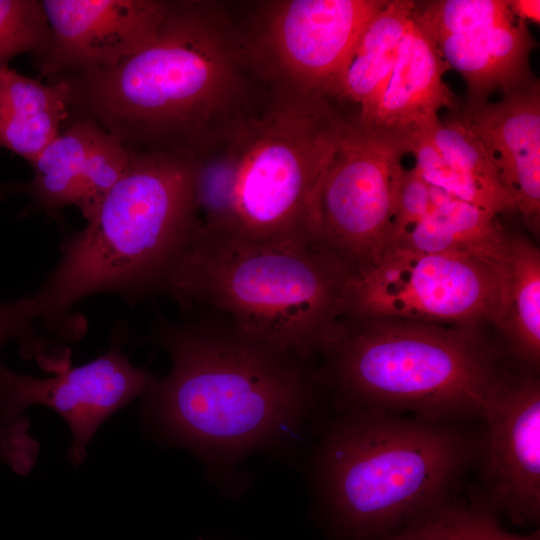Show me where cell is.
Instances as JSON below:
<instances>
[{
    "instance_id": "6da1fadb",
    "label": "cell",
    "mask_w": 540,
    "mask_h": 540,
    "mask_svg": "<svg viewBox=\"0 0 540 540\" xmlns=\"http://www.w3.org/2000/svg\"><path fill=\"white\" fill-rule=\"evenodd\" d=\"M69 106L129 151L192 155L275 90L222 4L171 1L155 38L116 66L58 77Z\"/></svg>"
},
{
    "instance_id": "7a4b0ae2",
    "label": "cell",
    "mask_w": 540,
    "mask_h": 540,
    "mask_svg": "<svg viewBox=\"0 0 540 540\" xmlns=\"http://www.w3.org/2000/svg\"><path fill=\"white\" fill-rule=\"evenodd\" d=\"M152 327L171 369L150 384L143 412L173 444L231 465L290 438L309 415L320 384L307 360L219 318H158Z\"/></svg>"
},
{
    "instance_id": "3957f363",
    "label": "cell",
    "mask_w": 540,
    "mask_h": 540,
    "mask_svg": "<svg viewBox=\"0 0 540 540\" xmlns=\"http://www.w3.org/2000/svg\"><path fill=\"white\" fill-rule=\"evenodd\" d=\"M335 98L278 90L192 154L198 230L315 238L312 209L353 114Z\"/></svg>"
},
{
    "instance_id": "277c9868",
    "label": "cell",
    "mask_w": 540,
    "mask_h": 540,
    "mask_svg": "<svg viewBox=\"0 0 540 540\" xmlns=\"http://www.w3.org/2000/svg\"><path fill=\"white\" fill-rule=\"evenodd\" d=\"M320 355L319 384L341 409L379 408L446 423L481 420L517 368L490 323L341 315Z\"/></svg>"
},
{
    "instance_id": "5b68a950",
    "label": "cell",
    "mask_w": 540,
    "mask_h": 540,
    "mask_svg": "<svg viewBox=\"0 0 540 540\" xmlns=\"http://www.w3.org/2000/svg\"><path fill=\"white\" fill-rule=\"evenodd\" d=\"M194 227L192 158L130 151L125 174L87 225L63 241L57 266L33 295L38 322L74 341L84 325L70 311L83 298L113 292L134 303L158 293Z\"/></svg>"
},
{
    "instance_id": "8992f818",
    "label": "cell",
    "mask_w": 540,
    "mask_h": 540,
    "mask_svg": "<svg viewBox=\"0 0 540 540\" xmlns=\"http://www.w3.org/2000/svg\"><path fill=\"white\" fill-rule=\"evenodd\" d=\"M350 268L316 238L255 240L194 229L158 293L211 307L245 336L308 360L341 314Z\"/></svg>"
},
{
    "instance_id": "52a82bcc",
    "label": "cell",
    "mask_w": 540,
    "mask_h": 540,
    "mask_svg": "<svg viewBox=\"0 0 540 540\" xmlns=\"http://www.w3.org/2000/svg\"><path fill=\"white\" fill-rule=\"evenodd\" d=\"M341 410L320 441L315 477L332 525L350 540H379L449 502L478 460L481 436L464 423Z\"/></svg>"
},
{
    "instance_id": "ba28073f",
    "label": "cell",
    "mask_w": 540,
    "mask_h": 540,
    "mask_svg": "<svg viewBox=\"0 0 540 540\" xmlns=\"http://www.w3.org/2000/svg\"><path fill=\"white\" fill-rule=\"evenodd\" d=\"M501 262L389 244L351 270L341 315L494 325Z\"/></svg>"
},
{
    "instance_id": "9c48e42d",
    "label": "cell",
    "mask_w": 540,
    "mask_h": 540,
    "mask_svg": "<svg viewBox=\"0 0 540 540\" xmlns=\"http://www.w3.org/2000/svg\"><path fill=\"white\" fill-rule=\"evenodd\" d=\"M403 155L398 137L365 130L354 117L323 175L312 209V233L350 270L390 242L396 171Z\"/></svg>"
},
{
    "instance_id": "30bf717a",
    "label": "cell",
    "mask_w": 540,
    "mask_h": 540,
    "mask_svg": "<svg viewBox=\"0 0 540 540\" xmlns=\"http://www.w3.org/2000/svg\"><path fill=\"white\" fill-rule=\"evenodd\" d=\"M387 0H284L266 5L251 48L276 88L335 98L360 35ZM336 99V98H335Z\"/></svg>"
},
{
    "instance_id": "8fae6325",
    "label": "cell",
    "mask_w": 540,
    "mask_h": 540,
    "mask_svg": "<svg viewBox=\"0 0 540 540\" xmlns=\"http://www.w3.org/2000/svg\"><path fill=\"white\" fill-rule=\"evenodd\" d=\"M125 340L122 326L104 354L44 379L17 373L0 361V422L23 416L32 405L51 408L69 425L73 442L68 457L80 464L100 425L143 396L154 380L145 367L134 366L122 352Z\"/></svg>"
},
{
    "instance_id": "7c38bea8",
    "label": "cell",
    "mask_w": 540,
    "mask_h": 540,
    "mask_svg": "<svg viewBox=\"0 0 540 540\" xmlns=\"http://www.w3.org/2000/svg\"><path fill=\"white\" fill-rule=\"evenodd\" d=\"M478 495L497 515L527 526L540 518V382L517 368L486 407Z\"/></svg>"
},
{
    "instance_id": "4fadbf2b",
    "label": "cell",
    "mask_w": 540,
    "mask_h": 540,
    "mask_svg": "<svg viewBox=\"0 0 540 540\" xmlns=\"http://www.w3.org/2000/svg\"><path fill=\"white\" fill-rule=\"evenodd\" d=\"M40 2L49 42L37 66L56 78L116 66L155 38L171 6L158 0Z\"/></svg>"
},
{
    "instance_id": "5bb4252c",
    "label": "cell",
    "mask_w": 540,
    "mask_h": 540,
    "mask_svg": "<svg viewBox=\"0 0 540 540\" xmlns=\"http://www.w3.org/2000/svg\"><path fill=\"white\" fill-rule=\"evenodd\" d=\"M494 159L517 203L518 214L533 234L540 221V86L504 95L496 102H465L456 112Z\"/></svg>"
},
{
    "instance_id": "9a60e30c",
    "label": "cell",
    "mask_w": 540,
    "mask_h": 540,
    "mask_svg": "<svg viewBox=\"0 0 540 540\" xmlns=\"http://www.w3.org/2000/svg\"><path fill=\"white\" fill-rule=\"evenodd\" d=\"M448 68L411 15L379 102L365 121L356 123L371 132L400 135L429 127L439 120L441 108L458 112L461 105L442 78Z\"/></svg>"
},
{
    "instance_id": "2e32d148",
    "label": "cell",
    "mask_w": 540,
    "mask_h": 540,
    "mask_svg": "<svg viewBox=\"0 0 540 540\" xmlns=\"http://www.w3.org/2000/svg\"><path fill=\"white\" fill-rule=\"evenodd\" d=\"M433 42L447 65L466 81V102H486L495 90L506 95L538 81L529 67V54L536 42L526 22L520 19L475 33L440 37Z\"/></svg>"
},
{
    "instance_id": "e0dca14e",
    "label": "cell",
    "mask_w": 540,
    "mask_h": 540,
    "mask_svg": "<svg viewBox=\"0 0 540 540\" xmlns=\"http://www.w3.org/2000/svg\"><path fill=\"white\" fill-rule=\"evenodd\" d=\"M494 327L511 359L520 367L538 373L540 251L521 234L507 232Z\"/></svg>"
},
{
    "instance_id": "ac0fdd59",
    "label": "cell",
    "mask_w": 540,
    "mask_h": 540,
    "mask_svg": "<svg viewBox=\"0 0 540 540\" xmlns=\"http://www.w3.org/2000/svg\"><path fill=\"white\" fill-rule=\"evenodd\" d=\"M69 91L0 67V147L31 163L61 132L69 117Z\"/></svg>"
},
{
    "instance_id": "d6986e66",
    "label": "cell",
    "mask_w": 540,
    "mask_h": 540,
    "mask_svg": "<svg viewBox=\"0 0 540 540\" xmlns=\"http://www.w3.org/2000/svg\"><path fill=\"white\" fill-rule=\"evenodd\" d=\"M415 3L389 0L365 27L339 76L335 98L357 106V122L370 116L389 82Z\"/></svg>"
},
{
    "instance_id": "ffe728a7",
    "label": "cell",
    "mask_w": 540,
    "mask_h": 540,
    "mask_svg": "<svg viewBox=\"0 0 540 540\" xmlns=\"http://www.w3.org/2000/svg\"><path fill=\"white\" fill-rule=\"evenodd\" d=\"M506 239L507 232L496 216L450 197L395 234L389 244L424 253L463 254L500 263Z\"/></svg>"
},
{
    "instance_id": "44dd1931",
    "label": "cell",
    "mask_w": 540,
    "mask_h": 540,
    "mask_svg": "<svg viewBox=\"0 0 540 540\" xmlns=\"http://www.w3.org/2000/svg\"><path fill=\"white\" fill-rule=\"evenodd\" d=\"M100 125L91 118H77L30 163L33 178L14 185L27 194L32 207L50 216L74 205L83 210L86 195L88 154Z\"/></svg>"
},
{
    "instance_id": "7402d4cb",
    "label": "cell",
    "mask_w": 540,
    "mask_h": 540,
    "mask_svg": "<svg viewBox=\"0 0 540 540\" xmlns=\"http://www.w3.org/2000/svg\"><path fill=\"white\" fill-rule=\"evenodd\" d=\"M379 540H540L539 530L518 535L504 529L479 496L449 502Z\"/></svg>"
},
{
    "instance_id": "603a6c76",
    "label": "cell",
    "mask_w": 540,
    "mask_h": 540,
    "mask_svg": "<svg viewBox=\"0 0 540 540\" xmlns=\"http://www.w3.org/2000/svg\"><path fill=\"white\" fill-rule=\"evenodd\" d=\"M422 130L445 161L492 197L504 214H518L517 203L506 188L494 159L479 138L457 118L445 122L439 119Z\"/></svg>"
},
{
    "instance_id": "cb8c5ba5",
    "label": "cell",
    "mask_w": 540,
    "mask_h": 540,
    "mask_svg": "<svg viewBox=\"0 0 540 540\" xmlns=\"http://www.w3.org/2000/svg\"><path fill=\"white\" fill-rule=\"evenodd\" d=\"M412 17L431 40L514 22L506 0H437L415 3Z\"/></svg>"
},
{
    "instance_id": "d4e9b609",
    "label": "cell",
    "mask_w": 540,
    "mask_h": 540,
    "mask_svg": "<svg viewBox=\"0 0 540 540\" xmlns=\"http://www.w3.org/2000/svg\"><path fill=\"white\" fill-rule=\"evenodd\" d=\"M38 322L36 303L31 297L0 302V349L8 341L20 345L21 354L35 359L47 371L59 372L70 365V351L58 342L40 336L35 330Z\"/></svg>"
},
{
    "instance_id": "484cf974",
    "label": "cell",
    "mask_w": 540,
    "mask_h": 540,
    "mask_svg": "<svg viewBox=\"0 0 540 540\" xmlns=\"http://www.w3.org/2000/svg\"><path fill=\"white\" fill-rule=\"evenodd\" d=\"M49 27L40 1L0 0V67L14 56L47 48Z\"/></svg>"
},
{
    "instance_id": "4316f807",
    "label": "cell",
    "mask_w": 540,
    "mask_h": 540,
    "mask_svg": "<svg viewBox=\"0 0 540 540\" xmlns=\"http://www.w3.org/2000/svg\"><path fill=\"white\" fill-rule=\"evenodd\" d=\"M395 208L391 238L422 219L449 195L427 184L413 169L400 164L396 171ZM390 243V242H389Z\"/></svg>"
},
{
    "instance_id": "83f0119b",
    "label": "cell",
    "mask_w": 540,
    "mask_h": 540,
    "mask_svg": "<svg viewBox=\"0 0 540 540\" xmlns=\"http://www.w3.org/2000/svg\"><path fill=\"white\" fill-rule=\"evenodd\" d=\"M30 422L25 416L0 422V464L19 475L28 474L36 464L39 443L29 433Z\"/></svg>"
},
{
    "instance_id": "f1b7e54d",
    "label": "cell",
    "mask_w": 540,
    "mask_h": 540,
    "mask_svg": "<svg viewBox=\"0 0 540 540\" xmlns=\"http://www.w3.org/2000/svg\"><path fill=\"white\" fill-rule=\"evenodd\" d=\"M509 6L516 18L525 21L531 20L539 24L540 1L539 0H509Z\"/></svg>"
}]
</instances>
